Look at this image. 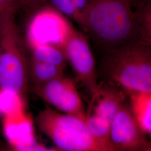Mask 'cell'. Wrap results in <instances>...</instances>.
Masks as SVG:
<instances>
[{
    "label": "cell",
    "instance_id": "1",
    "mask_svg": "<svg viewBox=\"0 0 151 151\" xmlns=\"http://www.w3.org/2000/svg\"><path fill=\"white\" fill-rule=\"evenodd\" d=\"M135 0H90L87 32L103 54L141 42Z\"/></svg>",
    "mask_w": 151,
    "mask_h": 151
},
{
    "label": "cell",
    "instance_id": "2",
    "mask_svg": "<svg viewBox=\"0 0 151 151\" xmlns=\"http://www.w3.org/2000/svg\"><path fill=\"white\" fill-rule=\"evenodd\" d=\"M97 77L126 92H151V45L135 41L103 54Z\"/></svg>",
    "mask_w": 151,
    "mask_h": 151
},
{
    "label": "cell",
    "instance_id": "3",
    "mask_svg": "<svg viewBox=\"0 0 151 151\" xmlns=\"http://www.w3.org/2000/svg\"><path fill=\"white\" fill-rule=\"evenodd\" d=\"M35 122L60 151H110L92 136L85 119L78 116L47 107L38 114Z\"/></svg>",
    "mask_w": 151,
    "mask_h": 151
},
{
    "label": "cell",
    "instance_id": "4",
    "mask_svg": "<svg viewBox=\"0 0 151 151\" xmlns=\"http://www.w3.org/2000/svg\"><path fill=\"white\" fill-rule=\"evenodd\" d=\"M0 42V89L20 95L24 99L28 87V61L15 21L4 20Z\"/></svg>",
    "mask_w": 151,
    "mask_h": 151
},
{
    "label": "cell",
    "instance_id": "5",
    "mask_svg": "<svg viewBox=\"0 0 151 151\" xmlns=\"http://www.w3.org/2000/svg\"><path fill=\"white\" fill-rule=\"evenodd\" d=\"M128 94L118 87L101 81L91 93L85 114V123L92 136L113 151L109 142L110 125L120 106L126 101Z\"/></svg>",
    "mask_w": 151,
    "mask_h": 151
},
{
    "label": "cell",
    "instance_id": "6",
    "mask_svg": "<svg viewBox=\"0 0 151 151\" xmlns=\"http://www.w3.org/2000/svg\"><path fill=\"white\" fill-rule=\"evenodd\" d=\"M30 16L27 31L29 47L47 44L63 48L74 27L68 19L45 4L34 11Z\"/></svg>",
    "mask_w": 151,
    "mask_h": 151
},
{
    "label": "cell",
    "instance_id": "7",
    "mask_svg": "<svg viewBox=\"0 0 151 151\" xmlns=\"http://www.w3.org/2000/svg\"><path fill=\"white\" fill-rule=\"evenodd\" d=\"M31 90L62 113L85 119L84 104L73 79L63 75L43 84L32 85Z\"/></svg>",
    "mask_w": 151,
    "mask_h": 151
},
{
    "label": "cell",
    "instance_id": "8",
    "mask_svg": "<svg viewBox=\"0 0 151 151\" xmlns=\"http://www.w3.org/2000/svg\"><path fill=\"white\" fill-rule=\"evenodd\" d=\"M63 49L77 78L91 93L94 92L99 86L97 68L86 35L73 27Z\"/></svg>",
    "mask_w": 151,
    "mask_h": 151
},
{
    "label": "cell",
    "instance_id": "9",
    "mask_svg": "<svg viewBox=\"0 0 151 151\" xmlns=\"http://www.w3.org/2000/svg\"><path fill=\"white\" fill-rule=\"evenodd\" d=\"M124 102L110 125L109 142L113 151H151V143Z\"/></svg>",
    "mask_w": 151,
    "mask_h": 151
},
{
    "label": "cell",
    "instance_id": "10",
    "mask_svg": "<svg viewBox=\"0 0 151 151\" xmlns=\"http://www.w3.org/2000/svg\"><path fill=\"white\" fill-rule=\"evenodd\" d=\"M4 131L6 138L17 150H42L32 134V124L24 111L4 117Z\"/></svg>",
    "mask_w": 151,
    "mask_h": 151
},
{
    "label": "cell",
    "instance_id": "11",
    "mask_svg": "<svg viewBox=\"0 0 151 151\" xmlns=\"http://www.w3.org/2000/svg\"><path fill=\"white\" fill-rule=\"evenodd\" d=\"M131 113L140 129L151 135V92L132 91L128 93Z\"/></svg>",
    "mask_w": 151,
    "mask_h": 151
},
{
    "label": "cell",
    "instance_id": "12",
    "mask_svg": "<svg viewBox=\"0 0 151 151\" xmlns=\"http://www.w3.org/2000/svg\"><path fill=\"white\" fill-rule=\"evenodd\" d=\"M64 68L32 58L28 61V78L32 85H40L63 75Z\"/></svg>",
    "mask_w": 151,
    "mask_h": 151
},
{
    "label": "cell",
    "instance_id": "13",
    "mask_svg": "<svg viewBox=\"0 0 151 151\" xmlns=\"http://www.w3.org/2000/svg\"><path fill=\"white\" fill-rule=\"evenodd\" d=\"M30 58L65 69L68 63L63 48L47 44L37 45L29 47Z\"/></svg>",
    "mask_w": 151,
    "mask_h": 151
},
{
    "label": "cell",
    "instance_id": "14",
    "mask_svg": "<svg viewBox=\"0 0 151 151\" xmlns=\"http://www.w3.org/2000/svg\"><path fill=\"white\" fill-rule=\"evenodd\" d=\"M24 99L15 92L0 89V114L4 117L24 111Z\"/></svg>",
    "mask_w": 151,
    "mask_h": 151
},
{
    "label": "cell",
    "instance_id": "15",
    "mask_svg": "<svg viewBox=\"0 0 151 151\" xmlns=\"http://www.w3.org/2000/svg\"><path fill=\"white\" fill-rule=\"evenodd\" d=\"M141 42L151 45V0H144L135 9Z\"/></svg>",
    "mask_w": 151,
    "mask_h": 151
},
{
    "label": "cell",
    "instance_id": "16",
    "mask_svg": "<svg viewBox=\"0 0 151 151\" xmlns=\"http://www.w3.org/2000/svg\"><path fill=\"white\" fill-rule=\"evenodd\" d=\"M46 1L48 2V5L67 19L75 22L85 32L84 23L71 0H46Z\"/></svg>",
    "mask_w": 151,
    "mask_h": 151
},
{
    "label": "cell",
    "instance_id": "17",
    "mask_svg": "<svg viewBox=\"0 0 151 151\" xmlns=\"http://www.w3.org/2000/svg\"><path fill=\"white\" fill-rule=\"evenodd\" d=\"M20 0H0V16L6 21H15L17 11L20 9Z\"/></svg>",
    "mask_w": 151,
    "mask_h": 151
},
{
    "label": "cell",
    "instance_id": "18",
    "mask_svg": "<svg viewBox=\"0 0 151 151\" xmlns=\"http://www.w3.org/2000/svg\"><path fill=\"white\" fill-rule=\"evenodd\" d=\"M46 0H20V9L31 15L34 11L45 5Z\"/></svg>",
    "mask_w": 151,
    "mask_h": 151
},
{
    "label": "cell",
    "instance_id": "19",
    "mask_svg": "<svg viewBox=\"0 0 151 151\" xmlns=\"http://www.w3.org/2000/svg\"><path fill=\"white\" fill-rule=\"evenodd\" d=\"M84 23L87 32V16L89 8L90 0H71Z\"/></svg>",
    "mask_w": 151,
    "mask_h": 151
},
{
    "label": "cell",
    "instance_id": "20",
    "mask_svg": "<svg viewBox=\"0 0 151 151\" xmlns=\"http://www.w3.org/2000/svg\"><path fill=\"white\" fill-rule=\"evenodd\" d=\"M3 24H4V22H3V19H2V17L0 16V42H1V39L2 37V30H3Z\"/></svg>",
    "mask_w": 151,
    "mask_h": 151
}]
</instances>
